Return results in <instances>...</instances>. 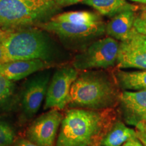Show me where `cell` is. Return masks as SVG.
<instances>
[{
  "label": "cell",
  "instance_id": "4fadbf2b",
  "mask_svg": "<svg viewBox=\"0 0 146 146\" xmlns=\"http://www.w3.org/2000/svg\"><path fill=\"white\" fill-rule=\"evenodd\" d=\"M137 6L124 10L106 23V35L119 42L125 41L133 28Z\"/></svg>",
  "mask_w": 146,
  "mask_h": 146
},
{
  "label": "cell",
  "instance_id": "5b68a950",
  "mask_svg": "<svg viewBox=\"0 0 146 146\" xmlns=\"http://www.w3.org/2000/svg\"><path fill=\"white\" fill-rule=\"evenodd\" d=\"M120 42L110 36L92 42L76 55L72 66L78 71L113 68L116 66Z\"/></svg>",
  "mask_w": 146,
  "mask_h": 146
},
{
  "label": "cell",
  "instance_id": "d4e9b609",
  "mask_svg": "<svg viewBox=\"0 0 146 146\" xmlns=\"http://www.w3.org/2000/svg\"><path fill=\"white\" fill-rule=\"evenodd\" d=\"M8 62V60L7 59L6 56H5L2 45L0 43V64L4 62Z\"/></svg>",
  "mask_w": 146,
  "mask_h": 146
},
{
  "label": "cell",
  "instance_id": "8992f818",
  "mask_svg": "<svg viewBox=\"0 0 146 146\" xmlns=\"http://www.w3.org/2000/svg\"><path fill=\"white\" fill-rule=\"evenodd\" d=\"M43 30L58 36L63 42L85 48L96 40L106 35L104 22L91 25H78L49 21L39 26Z\"/></svg>",
  "mask_w": 146,
  "mask_h": 146
},
{
  "label": "cell",
  "instance_id": "9a60e30c",
  "mask_svg": "<svg viewBox=\"0 0 146 146\" xmlns=\"http://www.w3.org/2000/svg\"><path fill=\"white\" fill-rule=\"evenodd\" d=\"M134 139H137L135 130L128 127L118 118L104 137L101 146H121L129 140Z\"/></svg>",
  "mask_w": 146,
  "mask_h": 146
},
{
  "label": "cell",
  "instance_id": "3957f363",
  "mask_svg": "<svg viewBox=\"0 0 146 146\" xmlns=\"http://www.w3.org/2000/svg\"><path fill=\"white\" fill-rule=\"evenodd\" d=\"M8 61L41 60L53 65L59 60V48L48 32L35 27L8 33L1 43Z\"/></svg>",
  "mask_w": 146,
  "mask_h": 146
},
{
  "label": "cell",
  "instance_id": "6da1fadb",
  "mask_svg": "<svg viewBox=\"0 0 146 146\" xmlns=\"http://www.w3.org/2000/svg\"><path fill=\"white\" fill-rule=\"evenodd\" d=\"M118 118L116 108L68 109L63 116L55 146H101Z\"/></svg>",
  "mask_w": 146,
  "mask_h": 146
},
{
  "label": "cell",
  "instance_id": "603a6c76",
  "mask_svg": "<svg viewBox=\"0 0 146 146\" xmlns=\"http://www.w3.org/2000/svg\"><path fill=\"white\" fill-rule=\"evenodd\" d=\"M14 146H37L35 144H34L32 142H31L28 139H18L16 140V141L14 143Z\"/></svg>",
  "mask_w": 146,
  "mask_h": 146
},
{
  "label": "cell",
  "instance_id": "83f0119b",
  "mask_svg": "<svg viewBox=\"0 0 146 146\" xmlns=\"http://www.w3.org/2000/svg\"><path fill=\"white\" fill-rule=\"evenodd\" d=\"M143 121H145V123H146V116H145V118H144V119H143Z\"/></svg>",
  "mask_w": 146,
  "mask_h": 146
},
{
  "label": "cell",
  "instance_id": "7c38bea8",
  "mask_svg": "<svg viewBox=\"0 0 146 146\" xmlns=\"http://www.w3.org/2000/svg\"><path fill=\"white\" fill-rule=\"evenodd\" d=\"M52 66L41 60H13L0 64V74L11 81H16L39 71L49 69Z\"/></svg>",
  "mask_w": 146,
  "mask_h": 146
},
{
  "label": "cell",
  "instance_id": "f1b7e54d",
  "mask_svg": "<svg viewBox=\"0 0 146 146\" xmlns=\"http://www.w3.org/2000/svg\"><path fill=\"white\" fill-rule=\"evenodd\" d=\"M145 5V7H146V5Z\"/></svg>",
  "mask_w": 146,
  "mask_h": 146
},
{
  "label": "cell",
  "instance_id": "7402d4cb",
  "mask_svg": "<svg viewBox=\"0 0 146 146\" xmlns=\"http://www.w3.org/2000/svg\"><path fill=\"white\" fill-rule=\"evenodd\" d=\"M54 1L58 6L62 8L64 7H68L78 3H82L85 0H54Z\"/></svg>",
  "mask_w": 146,
  "mask_h": 146
},
{
  "label": "cell",
  "instance_id": "44dd1931",
  "mask_svg": "<svg viewBox=\"0 0 146 146\" xmlns=\"http://www.w3.org/2000/svg\"><path fill=\"white\" fill-rule=\"evenodd\" d=\"M135 133L137 139L142 143L143 146H146V123L141 121L135 126Z\"/></svg>",
  "mask_w": 146,
  "mask_h": 146
},
{
  "label": "cell",
  "instance_id": "ba28073f",
  "mask_svg": "<svg viewBox=\"0 0 146 146\" xmlns=\"http://www.w3.org/2000/svg\"><path fill=\"white\" fill-rule=\"evenodd\" d=\"M50 79L51 72L46 69L35 73L26 82L21 94V110L25 118L30 119L39 111Z\"/></svg>",
  "mask_w": 146,
  "mask_h": 146
},
{
  "label": "cell",
  "instance_id": "ac0fdd59",
  "mask_svg": "<svg viewBox=\"0 0 146 146\" xmlns=\"http://www.w3.org/2000/svg\"><path fill=\"white\" fill-rule=\"evenodd\" d=\"M14 81L0 74V109L5 108L10 105L15 94Z\"/></svg>",
  "mask_w": 146,
  "mask_h": 146
},
{
  "label": "cell",
  "instance_id": "9c48e42d",
  "mask_svg": "<svg viewBox=\"0 0 146 146\" xmlns=\"http://www.w3.org/2000/svg\"><path fill=\"white\" fill-rule=\"evenodd\" d=\"M116 68L146 70V36L134 28L127 39L120 42Z\"/></svg>",
  "mask_w": 146,
  "mask_h": 146
},
{
  "label": "cell",
  "instance_id": "7a4b0ae2",
  "mask_svg": "<svg viewBox=\"0 0 146 146\" xmlns=\"http://www.w3.org/2000/svg\"><path fill=\"white\" fill-rule=\"evenodd\" d=\"M95 69L82 71L72 83L69 108L92 110L116 108L122 91L112 70Z\"/></svg>",
  "mask_w": 146,
  "mask_h": 146
},
{
  "label": "cell",
  "instance_id": "52a82bcc",
  "mask_svg": "<svg viewBox=\"0 0 146 146\" xmlns=\"http://www.w3.org/2000/svg\"><path fill=\"white\" fill-rule=\"evenodd\" d=\"M79 74L73 66H64L55 71L47 88L44 109L62 110L68 107L71 86Z\"/></svg>",
  "mask_w": 146,
  "mask_h": 146
},
{
  "label": "cell",
  "instance_id": "277c9868",
  "mask_svg": "<svg viewBox=\"0 0 146 146\" xmlns=\"http://www.w3.org/2000/svg\"><path fill=\"white\" fill-rule=\"evenodd\" d=\"M54 0H0V27L12 31L38 26L59 14Z\"/></svg>",
  "mask_w": 146,
  "mask_h": 146
},
{
  "label": "cell",
  "instance_id": "8fae6325",
  "mask_svg": "<svg viewBox=\"0 0 146 146\" xmlns=\"http://www.w3.org/2000/svg\"><path fill=\"white\" fill-rule=\"evenodd\" d=\"M118 118L125 124L135 126L146 116V89L122 91L117 108Z\"/></svg>",
  "mask_w": 146,
  "mask_h": 146
},
{
  "label": "cell",
  "instance_id": "2e32d148",
  "mask_svg": "<svg viewBox=\"0 0 146 146\" xmlns=\"http://www.w3.org/2000/svg\"><path fill=\"white\" fill-rule=\"evenodd\" d=\"M82 3L95 9L101 16L110 18L121 11L136 6L127 0H85Z\"/></svg>",
  "mask_w": 146,
  "mask_h": 146
},
{
  "label": "cell",
  "instance_id": "4316f807",
  "mask_svg": "<svg viewBox=\"0 0 146 146\" xmlns=\"http://www.w3.org/2000/svg\"><path fill=\"white\" fill-rule=\"evenodd\" d=\"M129 1H133V2H136V3H141V4L146 5V0H129Z\"/></svg>",
  "mask_w": 146,
  "mask_h": 146
},
{
  "label": "cell",
  "instance_id": "30bf717a",
  "mask_svg": "<svg viewBox=\"0 0 146 146\" xmlns=\"http://www.w3.org/2000/svg\"><path fill=\"white\" fill-rule=\"evenodd\" d=\"M63 116L57 109L41 114L28 128L27 139L37 146H55Z\"/></svg>",
  "mask_w": 146,
  "mask_h": 146
},
{
  "label": "cell",
  "instance_id": "cb8c5ba5",
  "mask_svg": "<svg viewBox=\"0 0 146 146\" xmlns=\"http://www.w3.org/2000/svg\"><path fill=\"white\" fill-rule=\"evenodd\" d=\"M122 146H143L142 143L140 142L137 139H131L125 142Z\"/></svg>",
  "mask_w": 146,
  "mask_h": 146
},
{
  "label": "cell",
  "instance_id": "5bb4252c",
  "mask_svg": "<svg viewBox=\"0 0 146 146\" xmlns=\"http://www.w3.org/2000/svg\"><path fill=\"white\" fill-rule=\"evenodd\" d=\"M117 85L121 91H139L146 89V70L126 71L112 70Z\"/></svg>",
  "mask_w": 146,
  "mask_h": 146
},
{
  "label": "cell",
  "instance_id": "d6986e66",
  "mask_svg": "<svg viewBox=\"0 0 146 146\" xmlns=\"http://www.w3.org/2000/svg\"><path fill=\"white\" fill-rule=\"evenodd\" d=\"M15 132L13 127L4 120H0V146H10L14 143Z\"/></svg>",
  "mask_w": 146,
  "mask_h": 146
},
{
  "label": "cell",
  "instance_id": "ffe728a7",
  "mask_svg": "<svg viewBox=\"0 0 146 146\" xmlns=\"http://www.w3.org/2000/svg\"><path fill=\"white\" fill-rule=\"evenodd\" d=\"M133 28L137 31L146 36V7L143 5L141 12L136 14Z\"/></svg>",
  "mask_w": 146,
  "mask_h": 146
},
{
  "label": "cell",
  "instance_id": "e0dca14e",
  "mask_svg": "<svg viewBox=\"0 0 146 146\" xmlns=\"http://www.w3.org/2000/svg\"><path fill=\"white\" fill-rule=\"evenodd\" d=\"M51 21L78 25H91L104 22L100 14L89 11L63 12L53 16Z\"/></svg>",
  "mask_w": 146,
  "mask_h": 146
},
{
  "label": "cell",
  "instance_id": "484cf974",
  "mask_svg": "<svg viewBox=\"0 0 146 146\" xmlns=\"http://www.w3.org/2000/svg\"><path fill=\"white\" fill-rule=\"evenodd\" d=\"M9 31H5L3 30L0 27V43H2V41L5 39L7 35H8Z\"/></svg>",
  "mask_w": 146,
  "mask_h": 146
}]
</instances>
